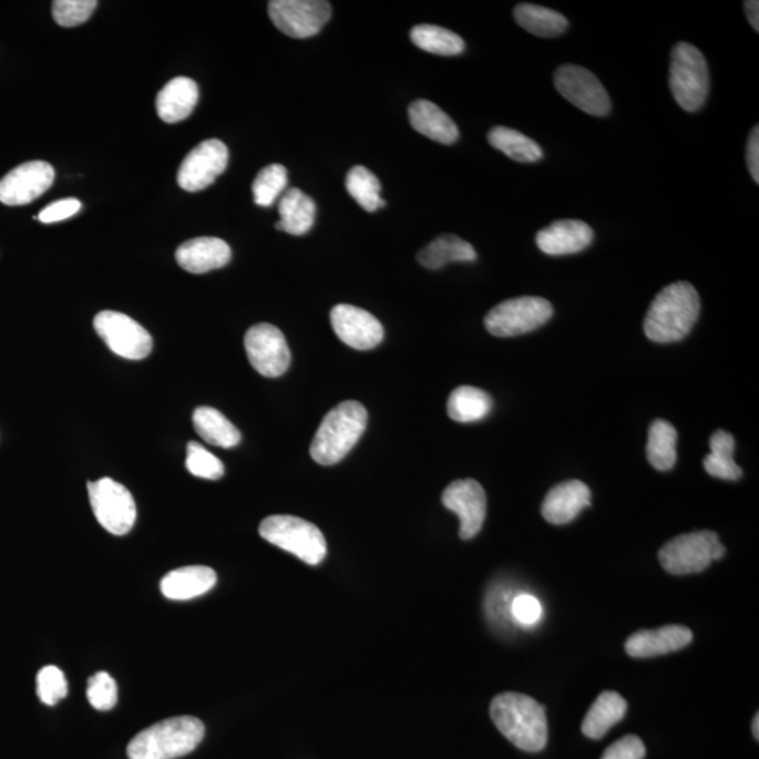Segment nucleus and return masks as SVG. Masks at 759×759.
Listing matches in <instances>:
<instances>
[{
	"label": "nucleus",
	"mask_w": 759,
	"mask_h": 759,
	"mask_svg": "<svg viewBox=\"0 0 759 759\" xmlns=\"http://www.w3.org/2000/svg\"><path fill=\"white\" fill-rule=\"evenodd\" d=\"M699 314L700 298L695 287L688 281L673 283L654 298L644 319V332L653 342H678L693 331Z\"/></svg>",
	"instance_id": "nucleus-1"
},
{
	"label": "nucleus",
	"mask_w": 759,
	"mask_h": 759,
	"mask_svg": "<svg viewBox=\"0 0 759 759\" xmlns=\"http://www.w3.org/2000/svg\"><path fill=\"white\" fill-rule=\"evenodd\" d=\"M490 715L496 729L521 750L539 752L546 747V710L531 696L515 693L495 696Z\"/></svg>",
	"instance_id": "nucleus-2"
},
{
	"label": "nucleus",
	"mask_w": 759,
	"mask_h": 759,
	"mask_svg": "<svg viewBox=\"0 0 759 759\" xmlns=\"http://www.w3.org/2000/svg\"><path fill=\"white\" fill-rule=\"evenodd\" d=\"M204 725L197 717L180 716L148 727L130 741V759H175L187 756L201 745Z\"/></svg>",
	"instance_id": "nucleus-3"
},
{
	"label": "nucleus",
	"mask_w": 759,
	"mask_h": 759,
	"mask_svg": "<svg viewBox=\"0 0 759 759\" xmlns=\"http://www.w3.org/2000/svg\"><path fill=\"white\" fill-rule=\"evenodd\" d=\"M368 427V411L358 401H343L324 418L310 448L318 464H337L359 442Z\"/></svg>",
	"instance_id": "nucleus-4"
},
{
	"label": "nucleus",
	"mask_w": 759,
	"mask_h": 759,
	"mask_svg": "<svg viewBox=\"0 0 759 759\" xmlns=\"http://www.w3.org/2000/svg\"><path fill=\"white\" fill-rule=\"evenodd\" d=\"M260 536L276 547L295 554L301 562L318 565L327 557V541L311 522L291 515H274L261 521Z\"/></svg>",
	"instance_id": "nucleus-5"
},
{
	"label": "nucleus",
	"mask_w": 759,
	"mask_h": 759,
	"mask_svg": "<svg viewBox=\"0 0 759 759\" xmlns=\"http://www.w3.org/2000/svg\"><path fill=\"white\" fill-rule=\"evenodd\" d=\"M709 68L696 47L678 43L671 52L669 88L685 112H698L709 94Z\"/></svg>",
	"instance_id": "nucleus-6"
},
{
	"label": "nucleus",
	"mask_w": 759,
	"mask_h": 759,
	"mask_svg": "<svg viewBox=\"0 0 759 759\" xmlns=\"http://www.w3.org/2000/svg\"><path fill=\"white\" fill-rule=\"evenodd\" d=\"M726 554L717 533L700 531L674 537L659 550L658 560L667 573L689 575L705 572Z\"/></svg>",
	"instance_id": "nucleus-7"
},
{
	"label": "nucleus",
	"mask_w": 759,
	"mask_h": 759,
	"mask_svg": "<svg viewBox=\"0 0 759 759\" xmlns=\"http://www.w3.org/2000/svg\"><path fill=\"white\" fill-rule=\"evenodd\" d=\"M553 306L542 297L511 298L492 308L484 319L494 337L512 338L536 331L553 317Z\"/></svg>",
	"instance_id": "nucleus-8"
},
{
	"label": "nucleus",
	"mask_w": 759,
	"mask_h": 759,
	"mask_svg": "<svg viewBox=\"0 0 759 759\" xmlns=\"http://www.w3.org/2000/svg\"><path fill=\"white\" fill-rule=\"evenodd\" d=\"M88 491L98 522L112 535H127L137 520V506L131 492L109 478L91 481Z\"/></svg>",
	"instance_id": "nucleus-9"
},
{
	"label": "nucleus",
	"mask_w": 759,
	"mask_h": 759,
	"mask_svg": "<svg viewBox=\"0 0 759 759\" xmlns=\"http://www.w3.org/2000/svg\"><path fill=\"white\" fill-rule=\"evenodd\" d=\"M93 327L109 349L124 359L141 360L151 353L150 332L123 312H99L94 317Z\"/></svg>",
	"instance_id": "nucleus-10"
},
{
	"label": "nucleus",
	"mask_w": 759,
	"mask_h": 759,
	"mask_svg": "<svg viewBox=\"0 0 759 759\" xmlns=\"http://www.w3.org/2000/svg\"><path fill=\"white\" fill-rule=\"evenodd\" d=\"M331 3L324 0H271L269 16L277 29L293 39L319 33L331 19Z\"/></svg>",
	"instance_id": "nucleus-11"
},
{
	"label": "nucleus",
	"mask_w": 759,
	"mask_h": 759,
	"mask_svg": "<svg viewBox=\"0 0 759 759\" xmlns=\"http://www.w3.org/2000/svg\"><path fill=\"white\" fill-rule=\"evenodd\" d=\"M554 85L564 99L591 116L604 117L611 113L609 94L598 78L583 66H560L554 73Z\"/></svg>",
	"instance_id": "nucleus-12"
},
{
	"label": "nucleus",
	"mask_w": 759,
	"mask_h": 759,
	"mask_svg": "<svg viewBox=\"0 0 759 759\" xmlns=\"http://www.w3.org/2000/svg\"><path fill=\"white\" fill-rule=\"evenodd\" d=\"M245 350L249 363L265 377H280L291 362V353L285 335L271 324H258L245 335Z\"/></svg>",
	"instance_id": "nucleus-13"
},
{
	"label": "nucleus",
	"mask_w": 759,
	"mask_h": 759,
	"mask_svg": "<svg viewBox=\"0 0 759 759\" xmlns=\"http://www.w3.org/2000/svg\"><path fill=\"white\" fill-rule=\"evenodd\" d=\"M228 165L227 145L219 140H206L188 152L177 172V183L186 192H201L212 186Z\"/></svg>",
	"instance_id": "nucleus-14"
},
{
	"label": "nucleus",
	"mask_w": 759,
	"mask_h": 759,
	"mask_svg": "<svg viewBox=\"0 0 759 759\" xmlns=\"http://www.w3.org/2000/svg\"><path fill=\"white\" fill-rule=\"evenodd\" d=\"M443 505L460 520V537L470 541L478 536L486 515V496L475 480H455L443 491Z\"/></svg>",
	"instance_id": "nucleus-15"
},
{
	"label": "nucleus",
	"mask_w": 759,
	"mask_h": 759,
	"mask_svg": "<svg viewBox=\"0 0 759 759\" xmlns=\"http://www.w3.org/2000/svg\"><path fill=\"white\" fill-rule=\"evenodd\" d=\"M55 180V171L49 162H25L0 181V202L7 206H24L43 196Z\"/></svg>",
	"instance_id": "nucleus-16"
},
{
	"label": "nucleus",
	"mask_w": 759,
	"mask_h": 759,
	"mask_svg": "<svg viewBox=\"0 0 759 759\" xmlns=\"http://www.w3.org/2000/svg\"><path fill=\"white\" fill-rule=\"evenodd\" d=\"M331 324L337 337L353 349H373L384 339V328L379 319L349 304H339L332 308Z\"/></svg>",
	"instance_id": "nucleus-17"
},
{
	"label": "nucleus",
	"mask_w": 759,
	"mask_h": 759,
	"mask_svg": "<svg viewBox=\"0 0 759 759\" xmlns=\"http://www.w3.org/2000/svg\"><path fill=\"white\" fill-rule=\"evenodd\" d=\"M594 240V229L579 219H558L536 235L537 248L550 256L583 253Z\"/></svg>",
	"instance_id": "nucleus-18"
},
{
	"label": "nucleus",
	"mask_w": 759,
	"mask_h": 759,
	"mask_svg": "<svg viewBox=\"0 0 759 759\" xmlns=\"http://www.w3.org/2000/svg\"><path fill=\"white\" fill-rule=\"evenodd\" d=\"M589 505V486L583 481L570 480L548 491L542 505V515L552 525H567Z\"/></svg>",
	"instance_id": "nucleus-19"
},
{
	"label": "nucleus",
	"mask_w": 759,
	"mask_h": 759,
	"mask_svg": "<svg viewBox=\"0 0 759 759\" xmlns=\"http://www.w3.org/2000/svg\"><path fill=\"white\" fill-rule=\"evenodd\" d=\"M693 632L685 626H664L656 630H640L627 638L626 653L635 658L664 656L689 646Z\"/></svg>",
	"instance_id": "nucleus-20"
},
{
	"label": "nucleus",
	"mask_w": 759,
	"mask_h": 759,
	"mask_svg": "<svg viewBox=\"0 0 759 759\" xmlns=\"http://www.w3.org/2000/svg\"><path fill=\"white\" fill-rule=\"evenodd\" d=\"M232 256L228 244L213 237L186 240L176 250V260L181 268L195 275L224 268L232 260Z\"/></svg>",
	"instance_id": "nucleus-21"
},
{
	"label": "nucleus",
	"mask_w": 759,
	"mask_h": 759,
	"mask_svg": "<svg viewBox=\"0 0 759 759\" xmlns=\"http://www.w3.org/2000/svg\"><path fill=\"white\" fill-rule=\"evenodd\" d=\"M217 584V574L206 565H188L167 573L161 581L162 594L172 601L197 598Z\"/></svg>",
	"instance_id": "nucleus-22"
},
{
	"label": "nucleus",
	"mask_w": 759,
	"mask_h": 759,
	"mask_svg": "<svg viewBox=\"0 0 759 759\" xmlns=\"http://www.w3.org/2000/svg\"><path fill=\"white\" fill-rule=\"evenodd\" d=\"M198 102V86L191 78L167 82L156 98V112L162 122L174 124L191 116Z\"/></svg>",
	"instance_id": "nucleus-23"
},
{
	"label": "nucleus",
	"mask_w": 759,
	"mask_h": 759,
	"mask_svg": "<svg viewBox=\"0 0 759 759\" xmlns=\"http://www.w3.org/2000/svg\"><path fill=\"white\" fill-rule=\"evenodd\" d=\"M408 117L413 130L439 144L450 145L459 140L458 125L432 102L421 99L411 103Z\"/></svg>",
	"instance_id": "nucleus-24"
},
{
	"label": "nucleus",
	"mask_w": 759,
	"mask_h": 759,
	"mask_svg": "<svg viewBox=\"0 0 759 759\" xmlns=\"http://www.w3.org/2000/svg\"><path fill=\"white\" fill-rule=\"evenodd\" d=\"M279 223L276 229L291 235H304L310 232L316 222V203L300 188H289L279 202Z\"/></svg>",
	"instance_id": "nucleus-25"
},
{
	"label": "nucleus",
	"mask_w": 759,
	"mask_h": 759,
	"mask_svg": "<svg viewBox=\"0 0 759 759\" xmlns=\"http://www.w3.org/2000/svg\"><path fill=\"white\" fill-rule=\"evenodd\" d=\"M626 711L627 701L619 694L611 690L601 694L583 721L584 736L591 740H601L612 727L619 724Z\"/></svg>",
	"instance_id": "nucleus-26"
},
{
	"label": "nucleus",
	"mask_w": 759,
	"mask_h": 759,
	"mask_svg": "<svg viewBox=\"0 0 759 759\" xmlns=\"http://www.w3.org/2000/svg\"><path fill=\"white\" fill-rule=\"evenodd\" d=\"M417 259L423 268L437 270L452 261H474L478 253L468 240L447 234L421 249Z\"/></svg>",
	"instance_id": "nucleus-27"
},
{
	"label": "nucleus",
	"mask_w": 759,
	"mask_h": 759,
	"mask_svg": "<svg viewBox=\"0 0 759 759\" xmlns=\"http://www.w3.org/2000/svg\"><path fill=\"white\" fill-rule=\"evenodd\" d=\"M196 432L213 447L229 449L240 442V432L222 412L212 407L197 408L193 413Z\"/></svg>",
	"instance_id": "nucleus-28"
},
{
	"label": "nucleus",
	"mask_w": 759,
	"mask_h": 759,
	"mask_svg": "<svg viewBox=\"0 0 759 759\" xmlns=\"http://www.w3.org/2000/svg\"><path fill=\"white\" fill-rule=\"evenodd\" d=\"M515 22L527 33L552 39L562 35L568 29V20L556 10L539 7V4L522 3L514 10Z\"/></svg>",
	"instance_id": "nucleus-29"
},
{
	"label": "nucleus",
	"mask_w": 759,
	"mask_h": 759,
	"mask_svg": "<svg viewBox=\"0 0 759 759\" xmlns=\"http://www.w3.org/2000/svg\"><path fill=\"white\" fill-rule=\"evenodd\" d=\"M736 441L726 431H716L710 438V453L706 455L704 465L711 478L737 481L742 478L740 465L735 462Z\"/></svg>",
	"instance_id": "nucleus-30"
},
{
	"label": "nucleus",
	"mask_w": 759,
	"mask_h": 759,
	"mask_svg": "<svg viewBox=\"0 0 759 759\" xmlns=\"http://www.w3.org/2000/svg\"><path fill=\"white\" fill-rule=\"evenodd\" d=\"M491 410L492 398L475 387H458L449 397L448 413L455 422H479L484 420Z\"/></svg>",
	"instance_id": "nucleus-31"
},
{
	"label": "nucleus",
	"mask_w": 759,
	"mask_h": 759,
	"mask_svg": "<svg viewBox=\"0 0 759 759\" xmlns=\"http://www.w3.org/2000/svg\"><path fill=\"white\" fill-rule=\"evenodd\" d=\"M678 433L671 423L657 420L648 429L647 459L654 469L669 471L677 463Z\"/></svg>",
	"instance_id": "nucleus-32"
},
{
	"label": "nucleus",
	"mask_w": 759,
	"mask_h": 759,
	"mask_svg": "<svg viewBox=\"0 0 759 759\" xmlns=\"http://www.w3.org/2000/svg\"><path fill=\"white\" fill-rule=\"evenodd\" d=\"M489 143L521 164H535L543 158L542 146L517 130L494 127L490 131Z\"/></svg>",
	"instance_id": "nucleus-33"
},
{
	"label": "nucleus",
	"mask_w": 759,
	"mask_h": 759,
	"mask_svg": "<svg viewBox=\"0 0 759 759\" xmlns=\"http://www.w3.org/2000/svg\"><path fill=\"white\" fill-rule=\"evenodd\" d=\"M410 35L412 43L418 49L431 52V54L453 57L462 54L465 49L462 37L448 29L439 28V25H416Z\"/></svg>",
	"instance_id": "nucleus-34"
},
{
	"label": "nucleus",
	"mask_w": 759,
	"mask_h": 759,
	"mask_svg": "<svg viewBox=\"0 0 759 759\" xmlns=\"http://www.w3.org/2000/svg\"><path fill=\"white\" fill-rule=\"evenodd\" d=\"M347 191L363 211L373 213L386 206L381 198V183L368 167L355 166L347 176Z\"/></svg>",
	"instance_id": "nucleus-35"
},
{
	"label": "nucleus",
	"mask_w": 759,
	"mask_h": 759,
	"mask_svg": "<svg viewBox=\"0 0 759 759\" xmlns=\"http://www.w3.org/2000/svg\"><path fill=\"white\" fill-rule=\"evenodd\" d=\"M287 183H289V177H287L285 166L274 164L264 167L254 181V202L260 207L274 206L277 198L286 191Z\"/></svg>",
	"instance_id": "nucleus-36"
},
{
	"label": "nucleus",
	"mask_w": 759,
	"mask_h": 759,
	"mask_svg": "<svg viewBox=\"0 0 759 759\" xmlns=\"http://www.w3.org/2000/svg\"><path fill=\"white\" fill-rule=\"evenodd\" d=\"M186 469L188 473L204 480H219L224 475V464L216 455L204 449L201 443L187 444Z\"/></svg>",
	"instance_id": "nucleus-37"
},
{
	"label": "nucleus",
	"mask_w": 759,
	"mask_h": 759,
	"mask_svg": "<svg viewBox=\"0 0 759 759\" xmlns=\"http://www.w3.org/2000/svg\"><path fill=\"white\" fill-rule=\"evenodd\" d=\"M89 704L101 711L112 710L119 700L116 680L112 675L101 671L93 674L88 680L86 689Z\"/></svg>",
	"instance_id": "nucleus-38"
},
{
	"label": "nucleus",
	"mask_w": 759,
	"mask_h": 759,
	"mask_svg": "<svg viewBox=\"0 0 759 759\" xmlns=\"http://www.w3.org/2000/svg\"><path fill=\"white\" fill-rule=\"evenodd\" d=\"M98 4L96 0H55L52 16L62 28H76L91 19Z\"/></svg>",
	"instance_id": "nucleus-39"
},
{
	"label": "nucleus",
	"mask_w": 759,
	"mask_h": 759,
	"mask_svg": "<svg viewBox=\"0 0 759 759\" xmlns=\"http://www.w3.org/2000/svg\"><path fill=\"white\" fill-rule=\"evenodd\" d=\"M37 695L47 706H54L66 698L68 683L59 667L47 666L37 674Z\"/></svg>",
	"instance_id": "nucleus-40"
},
{
	"label": "nucleus",
	"mask_w": 759,
	"mask_h": 759,
	"mask_svg": "<svg viewBox=\"0 0 759 759\" xmlns=\"http://www.w3.org/2000/svg\"><path fill=\"white\" fill-rule=\"evenodd\" d=\"M511 614L520 625L533 626L541 620L543 607L536 596L521 594L512 601Z\"/></svg>",
	"instance_id": "nucleus-41"
},
{
	"label": "nucleus",
	"mask_w": 759,
	"mask_h": 759,
	"mask_svg": "<svg viewBox=\"0 0 759 759\" xmlns=\"http://www.w3.org/2000/svg\"><path fill=\"white\" fill-rule=\"evenodd\" d=\"M644 757H646V747L640 738L626 736L607 748L601 759H643Z\"/></svg>",
	"instance_id": "nucleus-42"
},
{
	"label": "nucleus",
	"mask_w": 759,
	"mask_h": 759,
	"mask_svg": "<svg viewBox=\"0 0 759 759\" xmlns=\"http://www.w3.org/2000/svg\"><path fill=\"white\" fill-rule=\"evenodd\" d=\"M82 204L76 198H64L47 206L43 212L39 214V219L44 224H52L64 222V219L75 216L80 213Z\"/></svg>",
	"instance_id": "nucleus-43"
},
{
	"label": "nucleus",
	"mask_w": 759,
	"mask_h": 759,
	"mask_svg": "<svg viewBox=\"0 0 759 759\" xmlns=\"http://www.w3.org/2000/svg\"><path fill=\"white\" fill-rule=\"evenodd\" d=\"M747 165L753 182L759 183V127L752 129L747 144Z\"/></svg>",
	"instance_id": "nucleus-44"
},
{
	"label": "nucleus",
	"mask_w": 759,
	"mask_h": 759,
	"mask_svg": "<svg viewBox=\"0 0 759 759\" xmlns=\"http://www.w3.org/2000/svg\"><path fill=\"white\" fill-rule=\"evenodd\" d=\"M745 10L748 18V22L752 25V29L759 31V2L757 0H747L745 2Z\"/></svg>",
	"instance_id": "nucleus-45"
},
{
	"label": "nucleus",
	"mask_w": 759,
	"mask_h": 759,
	"mask_svg": "<svg viewBox=\"0 0 759 759\" xmlns=\"http://www.w3.org/2000/svg\"><path fill=\"white\" fill-rule=\"evenodd\" d=\"M758 725H759V716L757 715L756 719H753V724H752V732H753V736H756L757 740L759 738V726Z\"/></svg>",
	"instance_id": "nucleus-46"
}]
</instances>
